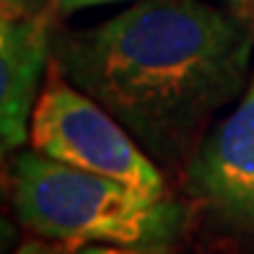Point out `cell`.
Segmentation results:
<instances>
[{
	"mask_svg": "<svg viewBox=\"0 0 254 254\" xmlns=\"http://www.w3.org/2000/svg\"><path fill=\"white\" fill-rule=\"evenodd\" d=\"M254 24L205 0H137L52 39V63L114 114L161 169L182 171L247 83Z\"/></svg>",
	"mask_w": 254,
	"mask_h": 254,
	"instance_id": "1",
	"label": "cell"
},
{
	"mask_svg": "<svg viewBox=\"0 0 254 254\" xmlns=\"http://www.w3.org/2000/svg\"><path fill=\"white\" fill-rule=\"evenodd\" d=\"M10 205L29 234L80 247H174L187 234V205L177 194L148 197L34 148L10 161Z\"/></svg>",
	"mask_w": 254,
	"mask_h": 254,
	"instance_id": "2",
	"label": "cell"
},
{
	"mask_svg": "<svg viewBox=\"0 0 254 254\" xmlns=\"http://www.w3.org/2000/svg\"><path fill=\"white\" fill-rule=\"evenodd\" d=\"M29 143L37 153L127 184L148 197H166V177L127 127L67 80L50 60L34 104Z\"/></svg>",
	"mask_w": 254,
	"mask_h": 254,
	"instance_id": "3",
	"label": "cell"
},
{
	"mask_svg": "<svg viewBox=\"0 0 254 254\" xmlns=\"http://www.w3.org/2000/svg\"><path fill=\"white\" fill-rule=\"evenodd\" d=\"M187 234L228 254H254V73L239 107L207 130L179 171Z\"/></svg>",
	"mask_w": 254,
	"mask_h": 254,
	"instance_id": "4",
	"label": "cell"
},
{
	"mask_svg": "<svg viewBox=\"0 0 254 254\" xmlns=\"http://www.w3.org/2000/svg\"><path fill=\"white\" fill-rule=\"evenodd\" d=\"M52 60L47 16L13 18L0 13V143L18 148L29 140L34 104Z\"/></svg>",
	"mask_w": 254,
	"mask_h": 254,
	"instance_id": "5",
	"label": "cell"
},
{
	"mask_svg": "<svg viewBox=\"0 0 254 254\" xmlns=\"http://www.w3.org/2000/svg\"><path fill=\"white\" fill-rule=\"evenodd\" d=\"M78 249L80 244H73V241H57V239H44L31 234L21 244H16V249L10 254H75Z\"/></svg>",
	"mask_w": 254,
	"mask_h": 254,
	"instance_id": "6",
	"label": "cell"
},
{
	"mask_svg": "<svg viewBox=\"0 0 254 254\" xmlns=\"http://www.w3.org/2000/svg\"><path fill=\"white\" fill-rule=\"evenodd\" d=\"M75 254H174L171 247H130V244H83Z\"/></svg>",
	"mask_w": 254,
	"mask_h": 254,
	"instance_id": "7",
	"label": "cell"
},
{
	"mask_svg": "<svg viewBox=\"0 0 254 254\" xmlns=\"http://www.w3.org/2000/svg\"><path fill=\"white\" fill-rule=\"evenodd\" d=\"M47 5H55V0H0V13L13 18L47 16Z\"/></svg>",
	"mask_w": 254,
	"mask_h": 254,
	"instance_id": "8",
	"label": "cell"
},
{
	"mask_svg": "<svg viewBox=\"0 0 254 254\" xmlns=\"http://www.w3.org/2000/svg\"><path fill=\"white\" fill-rule=\"evenodd\" d=\"M18 244V231L8 221L5 215H0V254H10Z\"/></svg>",
	"mask_w": 254,
	"mask_h": 254,
	"instance_id": "9",
	"label": "cell"
},
{
	"mask_svg": "<svg viewBox=\"0 0 254 254\" xmlns=\"http://www.w3.org/2000/svg\"><path fill=\"white\" fill-rule=\"evenodd\" d=\"M10 200V164H8V145L0 143V205Z\"/></svg>",
	"mask_w": 254,
	"mask_h": 254,
	"instance_id": "10",
	"label": "cell"
},
{
	"mask_svg": "<svg viewBox=\"0 0 254 254\" xmlns=\"http://www.w3.org/2000/svg\"><path fill=\"white\" fill-rule=\"evenodd\" d=\"M109 3H122V0H55V8L60 13H75L83 8H94V5H109Z\"/></svg>",
	"mask_w": 254,
	"mask_h": 254,
	"instance_id": "11",
	"label": "cell"
},
{
	"mask_svg": "<svg viewBox=\"0 0 254 254\" xmlns=\"http://www.w3.org/2000/svg\"><path fill=\"white\" fill-rule=\"evenodd\" d=\"M228 3H234V5H249V3H254V0H228Z\"/></svg>",
	"mask_w": 254,
	"mask_h": 254,
	"instance_id": "12",
	"label": "cell"
}]
</instances>
